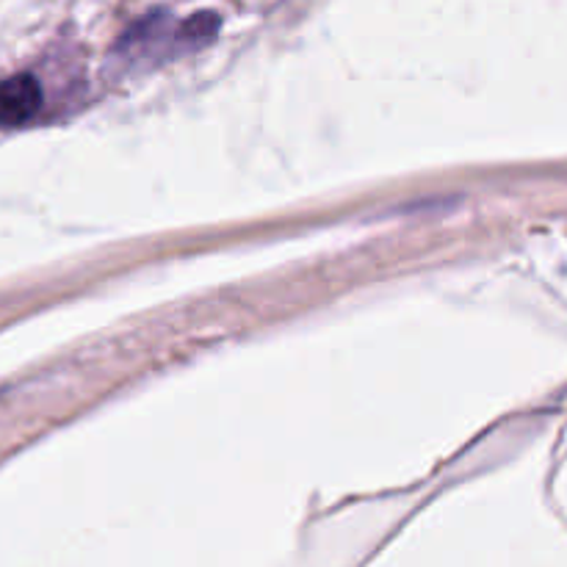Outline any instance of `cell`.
Masks as SVG:
<instances>
[{
  "label": "cell",
  "instance_id": "obj_1",
  "mask_svg": "<svg viewBox=\"0 0 567 567\" xmlns=\"http://www.w3.org/2000/svg\"><path fill=\"white\" fill-rule=\"evenodd\" d=\"M42 109V86L33 75L20 72L0 81V127H22Z\"/></svg>",
  "mask_w": 567,
  "mask_h": 567
}]
</instances>
